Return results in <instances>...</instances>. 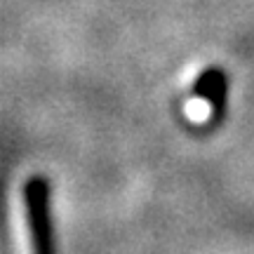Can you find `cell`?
Returning a JSON list of instances; mask_svg holds the SVG:
<instances>
[{"instance_id":"cell-1","label":"cell","mask_w":254,"mask_h":254,"mask_svg":"<svg viewBox=\"0 0 254 254\" xmlns=\"http://www.w3.org/2000/svg\"><path fill=\"white\" fill-rule=\"evenodd\" d=\"M24 207L31 240V254H55L52 217H50V182L43 174L28 177L24 184Z\"/></svg>"},{"instance_id":"cell-2","label":"cell","mask_w":254,"mask_h":254,"mask_svg":"<svg viewBox=\"0 0 254 254\" xmlns=\"http://www.w3.org/2000/svg\"><path fill=\"white\" fill-rule=\"evenodd\" d=\"M226 92H228V80L226 73L219 66H209L198 75V80L193 82V94L202 99L205 104L212 106L214 116H221V111L226 106Z\"/></svg>"}]
</instances>
